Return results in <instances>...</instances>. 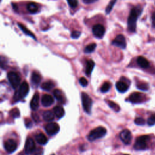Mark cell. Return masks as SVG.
Returning a JSON list of instances; mask_svg holds the SVG:
<instances>
[{"label":"cell","instance_id":"cell-1","mask_svg":"<svg viewBox=\"0 0 155 155\" xmlns=\"http://www.w3.org/2000/svg\"><path fill=\"white\" fill-rule=\"evenodd\" d=\"M142 12V9L140 7H135L131 9L128 18V29L131 32H135L136 29V22Z\"/></svg>","mask_w":155,"mask_h":155},{"label":"cell","instance_id":"cell-2","mask_svg":"<svg viewBox=\"0 0 155 155\" xmlns=\"http://www.w3.org/2000/svg\"><path fill=\"white\" fill-rule=\"evenodd\" d=\"M107 130L103 127H98L90 131L88 136L90 141H94L96 139L102 138L106 135Z\"/></svg>","mask_w":155,"mask_h":155},{"label":"cell","instance_id":"cell-3","mask_svg":"<svg viewBox=\"0 0 155 155\" xmlns=\"http://www.w3.org/2000/svg\"><path fill=\"white\" fill-rule=\"evenodd\" d=\"M150 139L148 135L141 136L136 140L134 148L136 150H144L147 148V142Z\"/></svg>","mask_w":155,"mask_h":155},{"label":"cell","instance_id":"cell-4","mask_svg":"<svg viewBox=\"0 0 155 155\" xmlns=\"http://www.w3.org/2000/svg\"><path fill=\"white\" fill-rule=\"evenodd\" d=\"M29 91V84H27L26 82H23L20 87L19 90H18V92L15 93L14 95V98L16 100L21 99L22 98H25L27 95Z\"/></svg>","mask_w":155,"mask_h":155},{"label":"cell","instance_id":"cell-5","mask_svg":"<svg viewBox=\"0 0 155 155\" xmlns=\"http://www.w3.org/2000/svg\"><path fill=\"white\" fill-rule=\"evenodd\" d=\"M81 99H82V104L84 110L87 113L90 114L91 113V110H92V100L90 98L89 96L83 92L81 94Z\"/></svg>","mask_w":155,"mask_h":155},{"label":"cell","instance_id":"cell-6","mask_svg":"<svg viewBox=\"0 0 155 155\" xmlns=\"http://www.w3.org/2000/svg\"><path fill=\"white\" fill-rule=\"evenodd\" d=\"M7 79L12 87L15 89L20 85L21 78L17 73L15 72H10L7 74Z\"/></svg>","mask_w":155,"mask_h":155},{"label":"cell","instance_id":"cell-7","mask_svg":"<svg viewBox=\"0 0 155 155\" xmlns=\"http://www.w3.org/2000/svg\"><path fill=\"white\" fill-rule=\"evenodd\" d=\"M45 130L46 133L50 135L53 136L57 134L60 131V126L55 122H51L45 126Z\"/></svg>","mask_w":155,"mask_h":155},{"label":"cell","instance_id":"cell-8","mask_svg":"<svg viewBox=\"0 0 155 155\" xmlns=\"http://www.w3.org/2000/svg\"><path fill=\"white\" fill-rule=\"evenodd\" d=\"M92 32L95 37L101 39L104 36L105 32H106V29L102 24H98L95 25L93 27Z\"/></svg>","mask_w":155,"mask_h":155},{"label":"cell","instance_id":"cell-9","mask_svg":"<svg viewBox=\"0 0 155 155\" xmlns=\"http://www.w3.org/2000/svg\"><path fill=\"white\" fill-rule=\"evenodd\" d=\"M120 138L125 145H129L131 142L132 139L131 132L127 129L122 130L120 134Z\"/></svg>","mask_w":155,"mask_h":155},{"label":"cell","instance_id":"cell-10","mask_svg":"<svg viewBox=\"0 0 155 155\" xmlns=\"http://www.w3.org/2000/svg\"><path fill=\"white\" fill-rule=\"evenodd\" d=\"M35 149L36 146L33 139L31 138H27L25 144V153L26 154L33 153L35 151Z\"/></svg>","mask_w":155,"mask_h":155},{"label":"cell","instance_id":"cell-11","mask_svg":"<svg viewBox=\"0 0 155 155\" xmlns=\"http://www.w3.org/2000/svg\"><path fill=\"white\" fill-rule=\"evenodd\" d=\"M112 44L121 49H124L127 45L125 38L122 35H118L112 41Z\"/></svg>","mask_w":155,"mask_h":155},{"label":"cell","instance_id":"cell-12","mask_svg":"<svg viewBox=\"0 0 155 155\" xmlns=\"http://www.w3.org/2000/svg\"><path fill=\"white\" fill-rule=\"evenodd\" d=\"M4 148L7 153H12L16 150L17 144L13 139H8L4 143Z\"/></svg>","mask_w":155,"mask_h":155},{"label":"cell","instance_id":"cell-13","mask_svg":"<svg viewBox=\"0 0 155 155\" xmlns=\"http://www.w3.org/2000/svg\"><path fill=\"white\" fill-rule=\"evenodd\" d=\"M144 97L145 96L142 94L138 92H134L132 94L130 95L129 98V101L132 103H139L141 102L144 99Z\"/></svg>","mask_w":155,"mask_h":155},{"label":"cell","instance_id":"cell-14","mask_svg":"<svg viewBox=\"0 0 155 155\" xmlns=\"http://www.w3.org/2000/svg\"><path fill=\"white\" fill-rule=\"evenodd\" d=\"M42 105L44 107H49L52 106L54 102V99L51 95L45 94L43 96L41 99Z\"/></svg>","mask_w":155,"mask_h":155},{"label":"cell","instance_id":"cell-15","mask_svg":"<svg viewBox=\"0 0 155 155\" xmlns=\"http://www.w3.org/2000/svg\"><path fill=\"white\" fill-rule=\"evenodd\" d=\"M39 95L38 93H36L32 99L30 104V106L32 110H36L39 107Z\"/></svg>","mask_w":155,"mask_h":155},{"label":"cell","instance_id":"cell-16","mask_svg":"<svg viewBox=\"0 0 155 155\" xmlns=\"http://www.w3.org/2000/svg\"><path fill=\"white\" fill-rule=\"evenodd\" d=\"M41 80V75L38 73L33 72L31 76V82L32 85L35 86H38L40 83Z\"/></svg>","mask_w":155,"mask_h":155},{"label":"cell","instance_id":"cell-17","mask_svg":"<svg viewBox=\"0 0 155 155\" xmlns=\"http://www.w3.org/2000/svg\"><path fill=\"white\" fill-rule=\"evenodd\" d=\"M53 93L54 97L56 99L58 102L61 104H63L65 102V98L64 97L63 93L60 90L58 89L54 90Z\"/></svg>","mask_w":155,"mask_h":155},{"label":"cell","instance_id":"cell-18","mask_svg":"<svg viewBox=\"0 0 155 155\" xmlns=\"http://www.w3.org/2000/svg\"><path fill=\"white\" fill-rule=\"evenodd\" d=\"M116 87L118 92L124 93L129 89V86L125 83L123 81H118L116 84Z\"/></svg>","mask_w":155,"mask_h":155},{"label":"cell","instance_id":"cell-19","mask_svg":"<svg viewBox=\"0 0 155 155\" xmlns=\"http://www.w3.org/2000/svg\"><path fill=\"white\" fill-rule=\"evenodd\" d=\"M137 63L141 67L143 68V69H147L150 65L148 61L143 56H139L137 58Z\"/></svg>","mask_w":155,"mask_h":155},{"label":"cell","instance_id":"cell-20","mask_svg":"<svg viewBox=\"0 0 155 155\" xmlns=\"http://www.w3.org/2000/svg\"><path fill=\"white\" fill-rule=\"evenodd\" d=\"M35 139L36 141H37V143L40 145H45L48 142L46 136L41 133L36 135L35 136Z\"/></svg>","mask_w":155,"mask_h":155},{"label":"cell","instance_id":"cell-21","mask_svg":"<svg viewBox=\"0 0 155 155\" xmlns=\"http://www.w3.org/2000/svg\"><path fill=\"white\" fill-rule=\"evenodd\" d=\"M53 113L58 118H61L64 115V110L62 107L55 106L53 108Z\"/></svg>","mask_w":155,"mask_h":155},{"label":"cell","instance_id":"cell-22","mask_svg":"<svg viewBox=\"0 0 155 155\" xmlns=\"http://www.w3.org/2000/svg\"><path fill=\"white\" fill-rule=\"evenodd\" d=\"M95 67V62L92 60H89L87 61L86 69H85V74L87 75L90 76L92 74V72L93 70Z\"/></svg>","mask_w":155,"mask_h":155},{"label":"cell","instance_id":"cell-23","mask_svg":"<svg viewBox=\"0 0 155 155\" xmlns=\"http://www.w3.org/2000/svg\"><path fill=\"white\" fill-rule=\"evenodd\" d=\"M27 11H28L30 13H35L38 11V6L37 5V4H36L35 3L33 2H31L27 5Z\"/></svg>","mask_w":155,"mask_h":155},{"label":"cell","instance_id":"cell-24","mask_svg":"<svg viewBox=\"0 0 155 155\" xmlns=\"http://www.w3.org/2000/svg\"><path fill=\"white\" fill-rule=\"evenodd\" d=\"M18 26H19V27L21 29V30L22 32H23V33H24V34H26V35H27V36H30V37H32L33 39H34L35 40H36V38L35 37V35H34L33 33H32L29 30L27 29L24 26H23V25H22V24H21V23H18Z\"/></svg>","mask_w":155,"mask_h":155},{"label":"cell","instance_id":"cell-25","mask_svg":"<svg viewBox=\"0 0 155 155\" xmlns=\"http://www.w3.org/2000/svg\"><path fill=\"white\" fill-rule=\"evenodd\" d=\"M54 83L51 81H49L44 82V83L41 85V89L45 91H50L53 87H54Z\"/></svg>","mask_w":155,"mask_h":155},{"label":"cell","instance_id":"cell-26","mask_svg":"<svg viewBox=\"0 0 155 155\" xmlns=\"http://www.w3.org/2000/svg\"><path fill=\"white\" fill-rule=\"evenodd\" d=\"M43 116L44 120L45 121H52L54 120L53 113L50 110L44 112L43 115Z\"/></svg>","mask_w":155,"mask_h":155},{"label":"cell","instance_id":"cell-27","mask_svg":"<svg viewBox=\"0 0 155 155\" xmlns=\"http://www.w3.org/2000/svg\"><path fill=\"white\" fill-rule=\"evenodd\" d=\"M97 47V44L95 43H92L89 45H88L87 46H86L85 49H84V52L86 53H90L93 52L95 49Z\"/></svg>","mask_w":155,"mask_h":155},{"label":"cell","instance_id":"cell-28","mask_svg":"<svg viewBox=\"0 0 155 155\" xmlns=\"http://www.w3.org/2000/svg\"><path fill=\"white\" fill-rule=\"evenodd\" d=\"M116 1L117 0H111L110 3H109V4H108V6H107L106 9V13H107V14H109V13H110L114 5H115V3L116 2Z\"/></svg>","mask_w":155,"mask_h":155},{"label":"cell","instance_id":"cell-29","mask_svg":"<svg viewBox=\"0 0 155 155\" xmlns=\"http://www.w3.org/2000/svg\"><path fill=\"white\" fill-rule=\"evenodd\" d=\"M107 104H108V106H110V108H112L113 110H115V112H119L120 110V106L116 103H115L113 101H107Z\"/></svg>","mask_w":155,"mask_h":155},{"label":"cell","instance_id":"cell-30","mask_svg":"<svg viewBox=\"0 0 155 155\" xmlns=\"http://www.w3.org/2000/svg\"><path fill=\"white\" fill-rule=\"evenodd\" d=\"M110 87H111V84L109 83H105L101 87V91L103 93H106V92H107L108 91L110 90Z\"/></svg>","mask_w":155,"mask_h":155},{"label":"cell","instance_id":"cell-31","mask_svg":"<svg viewBox=\"0 0 155 155\" xmlns=\"http://www.w3.org/2000/svg\"><path fill=\"white\" fill-rule=\"evenodd\" d=\"M137 88L143 91H147L148 90V85L146 83H139L137 84Z\"/></svg>","mask_w":155,"mask_h":155},{"label":"cell","instance_id":"cell-32","mask_svg":"<svg viewBox=\"0 0 155 155\" xmlns=\"http://www.w3.org/2000/svg\"><path fill=\"white\" fill-rule=\"evenodd\" d=\"M135 123L138 125H143L145 124V121L143 118L138 117V118H136L135 120Z\"/></svg>","mask_w":155,"mask_h":155},{"label":"cell","instance_id":"cell-33","mask_svg":"<svg viewBox=\"0 0 155 155\" xmlns=\"http://www.w3.org/2000/svg\"><path fill=\"white\" fill-rule=\"evenodd\" d=\"M147 124L150 126H152L155 124V114L150 116L147 121Z\"/></svg>","mask_w":155,"mask_h":155},{"label":"cell","instance_id":"cell-34","mask_svg":"<svg viewBox=\"0 0 155 155\" xmlns=\"http://www.w3.org/2000/svg\"><path fill=\"white\" fill-rule=\"evenodd\" d=\"M10 113H11V116L13 118H18V117H19L20 115V113L17 108L12 109V110H11Z\"/></svg>","mask_w":155,"mask_h":155},{"label":"cell","instance_id":"cell-35","mask_svg":"<svg viewBox=\"0 0 155 155\" xmlns=\"http://www.w3.org/2000/svg\"><path fill=\"white\" fill-rule=\"evenodd\" d=\"M68 4L72 8H75L78 6V0H67Z\"/></svg>","mask_w":155,"mask_h":155},{"label":"cell","instance_id":"cell-36","mask_svg":"<svg viewBox=\"0 0 155 155\" xmlns=\"http://www.w3.org/2000/svg\"><path fill=\"white\" fill-rule=\"evenodd\" d=\"M81 32L79 31H76V30L73 31L71 34V37L74 39H77L81 36Z\"/></svg>","mask_w":155,"mask_h":155},{"label":"cell","instance_id":"cell-37","mask_svg":"<svg viewBox=\"0 0 155 155\" xmlns=\"http://www.w3.org/2000/svg\"><path fill=\"white\" fill-rule=\"evenodd\" d=\"M79 83L83 87H86L87 85H88V81L85 78L83 77V78H80Z\"/></svg>","mask_w":155,"mask_h":155},{"label":"cell","instance_id":"cell-38","mask_svg":"<svg viewBox=\"0 0 155 155\" xmlns=\"http://www.w3.org/2000/svg\"><path fill=\"white\" fill-rule=\"evenodd\" d=\"M25 124L27 128H30V127H32V122L30 120L26 119L25 120Z\"/></svg>","mask_w":155,"mask_h":155},{"label":"cell","instance_id":"cell-39","mask_svg":"<svg viewBox=\"0 0 155 155\" xmlns=\"http://www.w3.org/2000/svg\"><path fill=\"white\" fill-rule=\"evenodd\" d=\"M98 0H83V1L85 4H91V3H93L96 2Z\"/></svg>","mask_w":155,"mask_h":155},{"label":"cell","instance_id":"cell-40","mask_svg":"<svg viewBox=\"0 0 155 155\" xmlns=\"http://www.w3.org/2000/svg\"><path fill=\"white\" fill-rule=\"evenodd\" d=\"M152 23L154 27H155V12L152 15Z\"/></svg>","mask_w":155,"mask_h":155},{"label":"cell","instance_id":"cell-41","mask_svg":"<svg viewBox=\"0 0 155 155\" xmlns=\"http://www.w3.org/2000/svg\"><path fill=\"white\" fill-rule=\"evenodd\" d=\"M13 9H15V10H16V9H17V7H16V4H13Z\"/></svg>","mask_w":155,"mask_h":155}]
</instances>
